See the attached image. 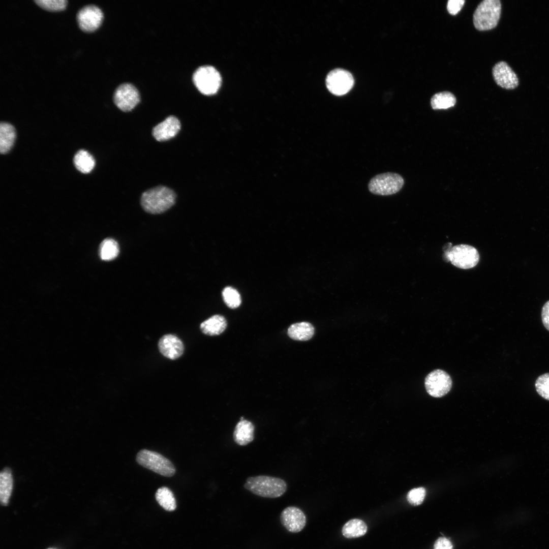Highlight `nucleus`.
Listing matches in <instances>:
<instances>
[{
    "instance_id": "1",
    "label": "nucleus",
    "mask_w": 549,
    "mask_h": 549,
    "mask_svg": "<svg viewBox=\"0 0 549 549\" xmlns=\"http://www.w3.org/2000/svg\"><path fill=\"white\" fill-rule=\"evenodd\" d=\"M243 486L256 495L268 498L281 497L287 489V484L283 479L267 475L249 477Z\"/></svg>"
},
{
    "instance_id": "2",
    "label": "nucleus",
    "mask_w": 549,
    "mask_h": 549,
    "mask_svg": "<svg viewBox=\"0 0 549 549\" xmlns=\"http://www.w3.org/2000/svg\"><path fill=\"white\" fill-rule=\"evenodd\" d=\"M174 191L165 186H158L144 192L141 198V204L145 211L152 214L165 212L175 202Z\"/></svg>"
},
{
    "instance_id": "3",
    "label": "nucleus",
    "mask_w": 549,
    "mask_h": 549,
    "mask_svg": "<svg viewBox=\"0 0 549 549\" xmlns=\"http://www.w3.org/2000/svg\"><path fill=\"white\" fill-rule=\"evenodd\" d=\"M501 4L499 0H484L477 7L473 17V24L478 30L495 27L500 19Z\"/></svg>"
},
{
    "instance_id": "4",
    "label": "nucleus",
    "mask_w": 549,
    "mask_h": 549,
    "mask_svg": "<svg viewBox=\"0 0 549 549\" xmlns=\"http://www.w3.org/2000/svg\"><path fill=\"white\" fill-rule=\"evenodd\" d=\"M136 461L142 466L164 476H172L175 472L172 463L156 451L141 450L137 454Z\"/></svg>"
},
{
    "instance_id": "5",
    "label": "nucleus",
    "mask_w": 549,
    "mask_h": 549,
    "mask_svg": "<svg viewBox=\"0 0 549 549\" xmlns=\"http://www.w3.org/2000/svg\"><path fill=\"white\" fill-rule=\"evenodd\" d=\"M404 184L403 178L399 174L385 172L372 178L368 184L369 191L372 194L387 196L396 193Z\"/></svg>"
},
{
    "instance_id": "6",
    "label": "nucleus",
    "mask_w": 549,
    "mask_h": 549,
    "mask_svg": "<svg viewBox=\"0 0 549 549\" xmlns=\"http://www.w3.org/2000/svg\"><path fill=\"white\" fill-rule=\"evenodd\" d=\"M444 258L458 268L469 269L477 264L479 255L474 247L462 244L453 246L446 251Z\"/></svg>"
},
{
    "instance_id": "7",
    "label": "nucleus",
    "mask_w": 549,
    "mask_h": 549,
    "mask_svg": "<svg viewBox=\"0 0 549 549\" xmlns=\"http://www.w3.org/2000/svg\"><path fill=\"white\" fill-rule=\"evenodd\" d=\"M193 80L199 91L205 95L216 94L222 81L219 72L211 66L199 67L193 74Z\"/></svg>"
},
{
    "instance_id": "8",
    "label": "nucleus",
    "mask_w": 549,
    "mask_h": 549,
    "mask_svg": "<svg viewBox=\"0 0 549 549\" xmlns=\"http://www.w3.org/2000/svg\"><path fill=\"white\" fill-rule=\"evenodd\" d=\"M424 385L427 392L432 396L441 398L447 394L452 386L450 376L441 370H435L425 377Z\"/></svg>"
},
{
    "instance_id": "9",
    "label": "nucleus",
    "mask_w": 549,
    "mask_h": 549,
    "mask_svg": "<svg viewBox=\"0 0 549 549\" xmlns=\"http://www.w3.org/2000/svg\"><path fill=\"white\" fill-rule=\"evenodd\" d=\"M354 84L352 74L347 70L336 69L327 75L326 85L329 91L336 96H342L348 93Z\"/></svg>"
},
{
    "instance_id": "10",
    "label": "nucleus",
    "mask_w": 549,
    "mask_h": 549,
    "mask_svg": "<svg viewBox=\"0 0 549 549\" xmlns=\"http://www.w3.org/2000/svg\"><path fill=\"white\" fill-rule=\"evenodd\" d=\"M113 100L119 109L128 112L132 110L138 104L140 95L137 89L133 84L125 83L115 89Z\"/></svg>"
},
{
    "instance_id": "11",
    "label": "nucleus",
    "mask_w": 549,
    "mask_h": 549,
    "mask_svg": "<svg viewBox=\"0 0 549 549\" xmlns=\"http://www.w3.org/2000/svg\"><path fill=\"white\" fill-rule=\"evenodd\" d=\"M76 18L80 29L84 32L90 33L100 26L103 19V14L97 6L88 5L78 11Z\"/></svg>"
},
{
    "instance_id": "12",
    "label": "nucleus",
    "mask_w": 549,
    "mask_h": 549,
    "mask_svg": "<svg viewBox=\"0 0 549 549\" xmlns=\"http://www.w3.org/2000/svg\"><path fill=\"white\" fill-rule=\"evenodd\" d=\"M492 74L496 83L503 88L512 89L518 85L516 74L505 62L497 63L493 68Z\"/></svg>"
},
{
    "instance_id": "13",
    "label": "nucleus",
    "mask_w": 549,
    "mask_h": 549,
    "mask_svg": "<svg viewBox=\"0 0 549 549\" xmlns=\"http://www.w3.org/2000/svg\"><path fill=\"white\" fill-rule=\"evenodd\" d=\"M281 522L289 532L297 533L301 531L306 523L304 513L298 508L289 506L285 508L281 514Z\"/></svg>"
},
{
    "instance_id": "14",
    "label": "nucleus",
    "mask_w": 549,
    "mask_h": 549,
    "mask_svg": "<svg viewBox=\"0 0 549 549\" xmlns=\"http://www.w3.org/2000/svg\"><path fill=\"white\" fill-rule=\"evenodd\" d=\"M180 127L179 119L173 115H170L156 125L152 129V134L157 141H165L175 137Z\"/></svg>"
},
{
    "instance_id": "15",
    "label": "nucleus",
    "mask_w": 549,
    "mask_h": 549,
    "mask_svg": "<svg viewBox=\"0 0 549 549\" xmlns=\"http://www.w3.org/2000/svg\"><path fill=\"white\" fill-rule=\"evenodd\" d=\"M158 348L163 355L172 360L180 357L184 350L181 341L171 334H165L160 339Z\"/></svg>"
},
{
    "instance_id": "16",
    "label": "nucleus",
    "mask_w": 549,
    "mask_h": 549,
    "mask_svg": "<svg viewBox=\"0 0 549 549\" xmlns=\"http://www.w3.org/2000/svg\"><path fill=\"white\" fill-rule=\"evenodd\" d=\"M255 426L247 420H240L235 425L233 437L234 442L240 446H245L251 442L254 438Z\"/></svg>"
},
{
    "instance_id": "17",
    "label": "nucleus",
    "mask_w": 549,
    "mask_h": 549,
    "mask_svg": "<svg viewBox=\"0 0 549 549\" xmlns=\"http://www.w3.org/2000/svg\"><path fill=\"white\" fill-rule=\"evenodd\" d=\"M226 326L225 318L222 316L215 315L203 321L200 325V329L203 333L212 336L222 333Z\"/></svg>"
},
{
    "instance_id": "18",
    "label": "nucleus",
    "mask_w": 549,
    "mask_h": 549,
    "mask_svg": "<svg viewBox=\"0 0 549 549\" xmlns=\"http://www.w3.org/2000/svg\"><path fill=\"white\" fill-rule=\"evenodd\" d=\"M314 333V327L307 322L294 323L288 329V334L290 338L297 341H308L313 337Z\"/></svg>"
},
{
    "instance_id": "19",
    "label": "nucleus",
    "mask_w": 549,
    "mask_h": 549,
    "mask_svg": "<svg viewBox=\"0 0 549 549\" xmlns=\"http://www.w3.org/2000/svg\"><path fill=\"white\" fill-rule=\"evenodd\" d=\"M16 138L14 127L11 124L2 122L0 124V152H8L12 147Z\"/></svg>"
},
{
    "instance_id": "20",
    "label": "nucleus",
    "mask_w": 549,
    "mask_h": 549,
    "mask_svg": "<svg viewBox=\"0 0 549 549\" xmlns=\"http://www.w3.org/2000/svg\"><path fill=\"white\" fill-rule=\"evenodd\" d=\"M13 482L10 469L8 468L4 469L0 474V499L3 505L8 504L13 489Z\"/></svg>"
},
{
    "instance_id": "21",
    "label": "nucleus",
    "mask_w": 549,
    "mask_h": 549,
    "mask_svg": "<svg viewBox=\"0 0 549 549\" xmlns=\"http://www.w3.org/2000/svg\"><path fill=\"white\" fill-rule=\"evenodd\" d=\"M367 531L365 523L359 519H352L347 522L342 529L343 535L346 538H353L364 535Z\"/></svg>"
},
{
    "instance_id": "22",
    "label": "nucleus",
    "mask_w": 549,
    "mask_h": 549,
    "mask_svg": "<svg viewBox=\"0 0 549 549\" xmlns=\"http://www.w3.org/2000/svg\"><path fill=\"white\" fill-rule=\"evenodd\" d=\"M456 98L449 92H442L435 94L431 99V105L433 109H446L455 105Z\"/></svg>"
},
{
    "instance_id": "23",
    "label": "nucleus",
    "mask_w": 549,
    "mask_h": 549,
    "mask_svg": "<svg viewBox=\"0 0 549 549\" xmlns=\"http://www.w3.org/2000/svg\"><path fill=\"white\" fill-rule=\"evenodd\" d=\"M74 163L78 171L83 173H88L94 169L95 161L88 151L81 149L75 154Z\"/></svg>"
},
{
    "instance_id": "24",
    "label": "nucleus",
    "mask_w": 549,
    "mask_h": 549,
    "mask_svg": "<svg viewBox=\"0 0 549 549\" xmlns=\"http://www.w3.org/2000/svg\"><path fill=\"white\" fill-rule=\"evenodd\" d=\"M155 497L160 505L166 510L171 511L175 509V499L169 488L165 486L160 487L157 491Z\"/></svg>"
},
{
    "instance_id": "25",
    "label": "nucleus",
    "mask_w": 549,
    "mask_h": 549,
    "mask_svg": "<svg viewBox=\"0 0 549 549\" xmlns=\"http://www.w3.org/2000/svg\"><path fill=\"white\" fill-rule=\"evenodd\" d=\"M119 253L117 242L112 238H106L102 241L99 248V255L101 259L110 261L115 259Z\"/></svg>"
},
{
    "instance_id": "26",
    "label": "nucleus",
    "mask_w": 549,
    "mask_h": 549,
    "mask_svg": "<svg viewBox=\"0 0 549 549\" xmlns=\"http://www.w3.org/2000/svg\"><path fill=\"white\" fill-rule=\"evenodd\" d=\"M222 296L226 304L231 309L237 308L241 303L240 294L231 287L225 288L222 292Z\"/></svg>"
},
{
    "instance_id": "27",
    "label": "nucleus",
    "mask_w": 549,
    "mask_h": 549,
    "mask_svg": "<svg viewBox=\"0 0 549 549\" xmlns=\"http://www.w3.org/2000/svg\"><path fill=\"white\" fill-rule=\"evenodd\" d=\"M40 7L49 11H59L64 10L67 4L66 0H34Z\"/></svg>"
},
{
    "instance_id": "28",
    "label": "nucleus",
    "mask_w": 549,
    "mask_h": 549,
    "mask_svg": "<svg viewBox=\"0 0 549 549\" xmlns=\"http://www.w3.org/2000/svg\"><path fill=\"white\" fill-rule=\"evenodd\" d=\"M535 386L538 393L549 401V373L539 376L536 380Z\"/></svg>"
},
{
    "instance_id": "29",
    "label": "nucleus",
    "mask_w": 549,
    "mask_h": 549,
    "mask_svg": "<svg viewBox=\"0 0 549 549\" xmlns=\"http://www.w3.org/2000/svg\"><path fill=\"white\" fill-rule=\"evenodd\" d=\"M425 495V490L423 487L413 489L410 491L407 495V500L413 505H418L423 501Z\"/></svg>"
},
{
    "instance_id": "30",
    "label": "nucleus",
    "mask_w": 549,
    "mask_h": 549,
    "mask_svg": "<svg viewBox=\"0 0 549 549\" xmlns=\"http://www.w3.org/2000/svg\"><path fill=\"white\" fill-rule=\"evenodd\" d=\"M465 2L464 0H449L447 4L448 13L452 15H456L462 9Z\"/></svg>"
},
{
    "instance_id": "31",
    "label": "nucleus",
    "mask_w": 549,
    "mask_h": 549,
    "mask_svg": "<svg viewBox=\"0 0 549 549\" xmlns=\"http://www.w3.org/2000/svg\"><path fill=\"white\" fill-rule=\"evenodd\" d=\"M451 541L445 537L438 538L435 543L434 549H452Z\"/></svg>"
},
{
    "instance_id": "32",
    "label": "nucleus",
    "mask_w": 549,
    "mask_h": 549,
    "mask_svg": "<svg viewBox=\"0 0 549 549\" xmlns=\"http://www.w3.org/2000/svg\"><path fill=\"white\" fill-rule=\"evenodd\" d=\"M541 318L544 326L549 331V300L545 303L542 308Z\"/></svg>"
}]
</instances>
